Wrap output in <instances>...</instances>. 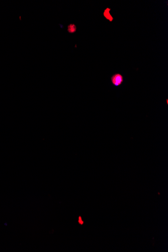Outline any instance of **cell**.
<instances>
[{"label":"cell","instance_id":"cell-1","mask_svg":"<svg viewBox=\"0 0 168 252\" xmlns=\"http://www.w3.org/2000/svg\"><path fill=\"white\" fill-rule=\"evenodd\" d=\"M111 83L115 87H119L123 84L124 77L123 75L119 73H115L111 77Z\"/></svg>","mask_w":168,"mask_h":252},{"label":"cell","instance_id":"cell-2","mask_svg":"<svg viewBox=\"0 0 168 252\" xmlns=\"http://www.w3.org/2000/svg\"><path fill=\"white\" fill-rule=\"evenodd\" d=\"M111 9L110 8H107L105 9L103 12L104 17H105L106 19L107 20L110 22H112L114 20V18L110 14V12Z\"/></svg>","mask_w":168,"mask_h":252},{"label":"cell","instance_id":"cell-3","mask_svg":"<svg viewBox=\"0 0 168 252\" xmlns=\"http://www.w3.org/2000/svg\"><path fill=\"white\" fill-rule=\"evenodd\" d=\"M67 32L70 34L75 33L77 31V26L74 23L70 24L67 26Z\"/></svg>","mask_w":168,"mask_h":252},{"label":"cell","instance_id":"cell-4","mask_svg":"<svg viewBox=\"0 0 168 252\" xmlns=\"http://www.w3.org/2000/svg\"><path fill=\"white\" fill-rule=\"evenodd\" d=\"M168 99H167V104H168Z\"/></svg>","mask_w":168,"mask_h":252}]
</instances>
